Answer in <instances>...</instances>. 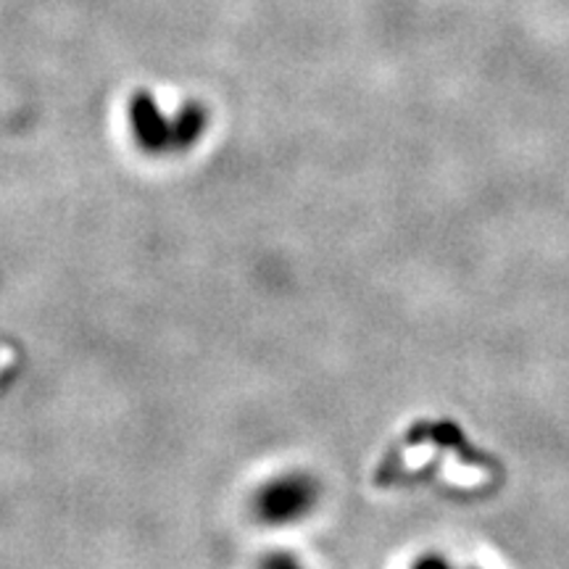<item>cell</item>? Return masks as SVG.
<instances>
[{"instance_id":"7a4b0ae2","label":"cell","mask_w":569,"mask_h":569,"mask_svg":"<svg viewBox=\"0 0 569 569\" xmlns=\"http://www.w3.org/2000/svg\"><path fill=\"white\" fill-rule=\"evenodd\" d=\"M315 482L301 478V475H290V478L272 480L256 498V511L267 522L282 525L301 519L315 503Z\"/></svg>"},{"instance_id":"6da1fadb","label":"cell","mask_w":569,"mask_h":569,"mask_svg":"<svg viewBox=\"0 0 569 569\" xmlns=\"http://www.w3.org/2000/svg\"><path fill=\"white\" fill-rule=\"evenodd\" d=\"M130 119L134 138L146 151L167 153L182 151L184 146H193V140L203 132L206 111L198 103H188L177 113L172 122L163 119L159 103L148 92H138L130 103Z\"/></svg>"},{"instance_id":"3957f363","label":"cell","mask_w":569,"mask_h":569,"mask_svg":"<svg viewBox=\"0 0 569 569\" xmlns=\"http://www.w3.org/2000/svg\"><path fill=\"white\" fill-rule=\"evenodd\" d=\"M415 569H451L446 565V561H438V559H425L419 561V565Z\"/></svg>"}]
</instances>
